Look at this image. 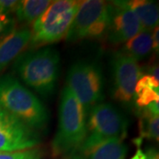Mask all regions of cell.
Here are the masks:
<instances>
[{
  "label": "cell",
  "mask_w": 159,
  "mask_h": 159,
  "mask_svg": "<svg viewBox=\"0 0 159 159\" xmlns=\"http://www.w3.org/2000/svg\"><path fill=\"white\" fill-rule=\"evenodd\" d=\"M39 143L37 132L0 107V152L29 149Z\"/></svg>",
  "instance_id": "cell-8"
},
{
  "label": "cell",
  "mask_w": 159,
  "mask_h": 159,
  "mask_svg": "<svg viewBox=\"0 0 159 159\" xmlns=\"http://www.w3.org/2000/svg\"><path fill=\"white\" fill-rule=\"evenodd\" d=\"M131 10L135 13L142 30L153 31L158 26L159 11L157 3L148 0L126 1Z\"/></svg>",
  "instance_id": "cell-13"
},
{
  "label": "cell",
  "mask_w": 159,
  "mask_h": 159,
  "mask_svg": "<svg viewBox=\"0 0 159 159\" xmlns=\"http://www.w3.org/2000/svg\"><path fill=\"white\" fill-rule=\"evenodd\" d=\"M110 14L111 5L105 1H81L66 39L67 42H77L105 37L110 23Z\"/></svg>",
  "instance_id": "cell-5"
},
{
  "label": "cell",
  "mask_w": 159,
  "mask_h": 159,
  "mask_svg": "<svg viewBox=\"0 0 159 159\" xmlns=\"http://www.w3.org/2000/svg\"><path fill=\"white\" fill-rule=\"evenodd\" d=\"M139 137L134 143L139 147L142 139H153L158 141L159 138V117L151 113L148 109L141 108L139 115Z\"/></svg>",
  "instance_id": "cell-17"
},
{
  "label": "cell",
  "mask_w": 159,
  "mask_h": 159,
  "mask_svg": "<svg viewBox=\"0 0 159 159\" xmlns=\"http://www.w3.org/2000/svg\"><path fill=\"white\" fill-rule=\"evenodd\" d=\"M66 83L86 112L103 98L102 73L96 63L79 61L74 64L69 69Z\"/></svg>",
  "instance_id": "cell-7"
},
{
  "label": "cell",
  "mask_w": 159,
  "mask_h": 159,
  "mask_svg": "<svg viewBox=\"0 0 159 159\" xmlns=\"http://www.w3.org/2000/svg\"><path fill=\"white\" fill-rule=\"evenodd\" d=\"M134 97L137 106L143 108L153 102H159V81L148 74L137 81Z\"/></svg>",
  "instance_id": "cell-14"
},
{
  "label": "cell",
  "mask_w": 159,
  "mask_h": 159,
  "mask_svg": "<svg viewBox=\"0 0 159 159\" xmlns=\"http://www.w3.org/2000/svg\"><path fill=\"white\" fill-rule=\"evenodd\" d=\"M159 31L158 26L153 29L152 32V51L155 53H158L159 50Z\"/></svg>",
  "instance_id": "cell-21"
},
{
  "label": "cell",
  "mask_w": 159,
  "mask_h": 159,
  "mask_svg": "<svg viewBox=\"0 0 159 159\" xmlns=\"http://www.w3.org/2000/svg\"><path fill=\"white\" fill-rule=\"evenodd\" d=\"M85 140L80 147H89L110 139L124 140L128 121L112 104L99 102L89 110Z\"/></svg>",
  "instance_id": "cell-6"
},
{
  "label": "cell",
  "mask_w": 159,
  "mask_h": 159,
  "mask_svg": "<svg viewBox=\"0 0 159 159\" xmlns=\"http://www.w3.org/2000/svg\"><path fill=\"white\" fill-rule=\"evenodd\" d=\"M51 2L49 0L20 1L15 11L16 18L21 23H33L47 10Z\"/></svg>",
  "instance_id": "cell-16"
},
{
  "label": "cell",
  "mask_w": 159,
  "mask_h": 159,
  "mask_svg": "<svg viewBox=\"0 0 159 159\" xmlns=\"http://www.w3.org/2000/svg\"><path fill=\"white\" fill-rule=\"evenodd\" d=\"M14 67L26 85L48 97L57 85L60 57L57 50L46 47L24 52L15 59Z\"/></svg>",
  "instance_id": "cell-2"
},
{
  "label": "cell",
  "mask_w": 159,
  "mask_h": 159,
  "mask_svg": "<svg viewBox=\"0 0 159 159\" xmlns=\"http://www.w3.org/2000/svg\"><path fill=\"white\" fill-rule=\"evenodd\" d=\"M80 4L81 1L77 0L52 1L47 10L32 23L30 46L48 45L66 36Z\"/></svg>",
  "instance_id": "cell-4"
},
{
  "label": "cell",
  "mask_w": 159,
  "mask_h": 159,
  "mask_svg": "<svg viewBox=\"0 0 159 159\" xmlns=\"http://www.w3.org/2000/svg\"><path fill=\"white\" fill-rule=\"evenodd\" d=\"M146 157H147V159H159L158 153L154 148L148 149V152L146 153Z\"/></svg>",
  "instance_id": "cell-23"
},
{
  "label": "cell",
  "mask_w": 159,
  "mask_h": 159,
  "mask_svg": "<svg viewBox=\"0 0 159 159\" xmlns=\"http://www.w3.org/2000/svg\"><path fill=\"white\" fill-rule=\"evenodd\" d=\"M42 156V150L36 148L13 152H0V159H41Z\"/></svg>",
  "instance_id": "cell-18"
},
{
  "label": "cell",
  "mask_w": 159,
  "mask_h": 159,
  "mask_svg": "<svg viewBox=\"0 0 159 159\" xmlns=\"http://www.w3.org/2000/svg\"><path fill=\"white\" fill-rule=\"evenodd\" d=\"M131 159H147V157H146V154L144 153L141 148H138L135 155Z\"/></svg>",
  "instance_id": "cell-24"
},
{
  "label": "cell",
  "mask_w": 159,
  "mask_h": 159,
  "mask_svg": "<svg viewBox=\"0 0 159 159\" xmlns=\"http://www.w3.org/2000/svg\"><path fill=\"white\" fill-rule=\"evenodd\" d=\"M111 5L107 39L113 45L124 43L142 30L135 13L126 1H113Z\"/></svg>",
  "instance_id": "cell-10"
},
{
  "label": "cell",
  "mask_w": 159,
  "mask_h": 159,
  "mask_svg": "<svg viewBox=\"0 0 159 159\" xmlns=\"http://www.w3.org/2000/svg\"><path fill=\"white\" fill-rule=\"evenodd\" d=\"M20 1L14 0H0V14L10 15L15 12Z\"/></svg>",
  "instance_id": "cell-20"
},
{
  "label": "cell",
  "mask_w": 159,
  "mask_h": 159,
  "mask_svg": "<svg viewBox=\"0 0 159 159\" xmlns=\"http://www.w3.org/2000/svg\"><path fill=\"white\" fill-rule=\"evenodd\" d=\"M14 20L10 15L0 14V38L14 29Z\"/></svg>",
  "instance_id": "cell-19"
},
{
  "label": "cell",
  "mask_w": 159,
  "mask_h": 159,
  "mask_svg": "<svg viewBox=\"0 0 159 159\" xmlns=\"http://www.w3.org/2000/svg\"><path fill=\"white\" fill-rule=\"evenodd\" d=\"M0 107L34 130L48 124L49 114L44 105L11 75L0 76Z\"/></svg>",
  "instance_id": "cell-3"
},
{
  "label": "cell",
  "mask_w": 159,
  "mask_h": 159,
  "mask_svg": "<svg viewBox=\"0 0 159 159\" xmlns=\"http://www.w3.org/2000/svg\"><path fill=\"white\" fill-rule=\"evenodd\" d=\"M111 63L113 76L112 97L120 102L129 103L134 97L137 81L143 75L141 66L122 51L113 53Z\"/></svg>",
  "instance_id": "cell-9"
},
{
  "label": "cell",
  "mask_w": 159,
  "mask_h": 159,
  "mask_svg": "<svg viewBox=\"0 0 159 159\" xmlns=\"http://www.w3.org/2000/svg\"><path fill=\"white\" fill-rule=\"evenodd\" d=\"M158 74H159V68L157 65L154 64V65H152V66H149V67H148V75L151 76V77H153L154 79L156 80L159 81Z\"/></svg>",
  "instance_id": "cell-22"
},
{
  "label": "cell",
  "mask_w": 159,
  "mask_h": 159,
  "mask_svg": "<svg viewBox=\"0 0 159 159\" xmlns=\"http://www.w3.org/2000/svg\"><path fill=\"white\" fill-rule=\"evenodd\" d=\"M30 39L29 29H12L0 38V73L28 48Z\"/></svg>",
  "instance_id": "cell-12"
},
{
  "label": "cell",
  "mask_w": 159,
  "mask_h": 159,
  "mask_svg": "<svg viewBox=\"0 0 159 159\" xmlns=\"http://www.w3.org/2000/svg\"><path fill=\"white\" fill-rule=\"evenodd\" d=\"M152 51V33L142 30L138 34L125 42L123 50L125 54L135 59L137 62L146 57Z\"/></svg>",
  "instance_id": "cell-15"
},
{
  "label": "cell",
  "mask_w": 159,
  "mask_h": 159,
  "mask_svg": "<svg viewBox=\"0 0 159 159\" xmlns=\"http://www.w3.org/2000/svg\"><path fill=\"white\" fill-rule=\"evenodd\" d=\"M87 134L86 111L72 90L65 87L58 110V126L51 148L54 157L72 155L80 147Z\"/></svg>",
  "instance_id": "cell-1"
},
{
  "label": "cell",
  "mask_w": 159,
  "mask_h": 159,
  "mask_svg": "<svg viewBox=\"0 0 159 159\" xmlns=\"http://www.w3.org/2000/svg\"><path fill=\"white\" fill-rule=\"evenodd\" d=\"M127 150L124 140L114 138L89 147H80L71 157L72 159H125Z\"/></svg>",
  "instance_id": "cell-11"
}]
</instances>
